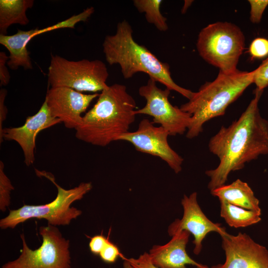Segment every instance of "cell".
Segmentation results:
<instances>
[{"mask_svg":"<svg viewBox=\"0 0 268 268\" xmlns=\"http://www.w3.org/2000/svg\"><path fill=\"white\" fill-rule=\"evenodd\" d=\"M263 91L256 88L254 98L238 119L227 127L221 126L210 138L209 150L219 160L216 168L205 171L210 191L225 185L232 171L268 154V122L261 117L258 107Z\"/></svg>","mask_w":268,"mask_h":268,"instance_id":"cell-1","label":"cell"},{"mask_svg":"<svg viewBox=\"0 0 268 268\" xmlns=\"http://www.w3.org/2000/svg\"><path fill=\"white\" fill-rule=\"evenodd\" d=\"M135 100L126 85L114 84L99 94L94 105L75 130V137L85 142L106 146L129 132L134 120Z\"/></svg>","mask_w":268,"mask_h":268,"instance_id":"cell-2","label":"cell"},{"mask_svg":"<svg viewBox=\"0 0 268 268\" xmlns=\"http://www.w3.org/2000/svg\"><path fill=\"white\" fill-rule=\"evenodd\" d=\"M133 33L131 25L124 20L118 23L114 35L106 36L102 45L107 62L111 66L118 64L126 79L136 73L144 72L169 90L190 99L194 92L177 84L171 77L169 65L159 60L145 47L138 44Z\"/></svg>","mask_w":268,"mask_h":268,"instance_id":"cell-3","label":"cell"},{"mask_svg":"<svg viewBox=\"0 0 268 268\" xmlns=\"http://www.w3.org/2000/svg\"><path fill=\"white\" fill-rule=\"evenodd\" d=\"M254 70L238 69L231 73L220 71L213 81L205 83L198 91L194 92L189 101L180 107L192 115L186 137L192 139L198 136L206 122L223 115L228 106L254 83Z\"/></svg>","mask_w":268,"mask_h":268,"instance_id":"cell-4","label":"cell"},{"mask_svg":"<svg viewBox=\"0 0 268 268\" xmlns=\"http://www.w3.org/2000/svg\"><path fill=\"white\" fill-rule=\"evenodd\" d=\"M39 177L50 180L57 187L58 194L52 202L42 205H24L21 207L9 210V214L0 219V227L4 229L14 228L17 225L31 218L45 219L53 226L66 225L81 214L82 211L70 205L80 200L92 188L91 182H82L72 189L66 190L55 181L54 175L45 171L35 170Z\"/></svg>","mask_w":268,"mask_h":268,"instance_id":"cell-5","label":"cell"},{"mask_svg":"<svg viewBox=\"0 0 268 268\" xmlns=\"http://www.w3.org/2000/svg\"><path fill=\"white\" fill-rule=\"evenodd\" d=\"M197 48L203 59L220 71L233 72L245 48V36L236 25L216 22L201 30Z\"/></svg>","mask_w":268,"mask_h":268,"instance_id":"cell-6","label":"cell"},{"mask_svg":"<svg viewBox=\"0 0 268 268\" xmlns=\"http://www.w3.org/2000/svg\"><path fill=\"white\" fill-rule=\"evenodd\" d=\"M108 69L101 61H69L52 56L48 68V82L51 87H66L78 92L102 91L109 85Z\"/></svg>","mask_w":268,"mask_h":268,"instance_id":"cell-7","label":"cell"},{"mask_svg":"<svg viewBox=\"0 0 268 268\" xmlns=\"http://www.w3.org/2000/svg\"><path fill=\"white\" fill-rule=\"evenodd\" d=\"M39 233L42 244L34 250L28 247L24 234H21V255L15 260L4 264L2 268H70L69 240L63 237L55 226L49 224L40 227Z\"/></svg>","mask_w":268,"mask_h":268,"instance_id":"cell-8","label":"cell"},{"mask_svg":"<svg viewBox=\"0 0 268 268\" xmlns=\"http://www.w3.org/2000/svg\"><path fill=\"white\" fill-rule=\"evenodd\" d=\"M170 90L162 89L156 85V81L149 77L146 84L138 89L140 96L146 100L145 106L136 110L137 114H145L153 118V124H158L166 130L170 135L183 134L191 124L192 115L183 111L169 100Z\"/></svg>","mask_w":268,"mask_h":268,"instance_id":"cell-9","label":"cell"},{"mask_svg":"<svg viewBox=\"0 0 268 268\" xmlns=\"http://www.w3.org/2000/svg\"><path fill=\"white\" fill-rule=\"evenodd\" d=\"M169 132L162 126L156 127L144 119L140 122L136 131L123 134L117 140L128 141L136 150L160 158L178 174L182 169L184 159L169 145Z\"/></svg>","mask_w":268,"mask_h":268,"instance_id":"cell-10","label":"cell"},{"mask_svg":"<svg viewBox=\"0 0 268 268\" xmlns=\"http://www.w3.org/2000/svg\"><path fill=\"white\" fill-rule=\"evenodd\" d=\"M94 11V8L90 7L77 15L42 29L36 28L26 31L17 29V32L13 35L0 34V44L4 46L9 53L7 65L12 70H16L20 67L25 69H32L30 53L27 50V46L33 37L57 29L74 28L77 23L86 21Z\"/></svg>","mask_w":268,"mask_h":268,"instance_id":"cell-11","label":"cell"},{"mask_svg":"<svg viewBox=\"0 0 268 268\" xmlns=\"http://www.w3.org/2000/svg\"><path fill=\"white\" fill-rule=\"evenodd\" d=\"M220 236L225 261L211 268H268V250L248 235L227 233Z\"/></svg>","mask_w":268,"mask_h":268,"instance_id":"cell-12","label":"cell"},{"mask_svg":"<svg viewBox=\"0 0 268 268\" xmlns=\"http://www.w3.org/2000/svg\"><path fill=\"white\" fill-rule=\"evenodd\" d=\"M99 94H84L66 87H51L45 100L51 115L67 129L75 130L81 124V114Z\"/></svg>","mask_w":268,"mask_h":268,"instance_id":"cell-13","label":"cell"},{"mask_svg":"<svg viewBox=\"0 0 268 268\" xmlns=\"http://www.w3.org/2000/svg\"><path fill=\"white\" fill-rule=\"evenodd\" d=\"M184 213L182 218L176 219L168 227L170 236L176 233L186 230L194 238V253L199 255L202 249V242L208 233L216 232L220 236L227 233L225 229L219 223L210 220L201 209L197 201V193L194 192L189 196L184 195L181 201Z\"/></svg>","mask_w":268,"mask_h":268,"instance_id":"cell-14","label":"cell"},{"mask_svg":"<svg viewBox=\"0 0 268 268\" xmlns=\"http://www.w3.org/2000/svg\"><path fill=\"white\" fill-rule=\"evenodd\" d=\"M61 123L51 115L45 99L38 111L27 117L22 126L3 128L0 143L3 139L16 141L22 150L25 164L30 166L35 161V140L39 133Z\"/></svg>","mask_w":268,"mask_h":268,"instance_id":"cell-15","label":"cell"},{"mask_svg":"<svg viewBox=\"0 0 268 268\" xmlns=\"http://www.w3.org/2000/svg\"><path fill=\"white\" fill-rule=\"evenodd\" d=\"M190 233L183 230L172 236L171 239L163 245H154L148 253L152 263L159 268H187L186 265L200 266L186 251Z\"/></svg>","mask_w":268,"mask_h":268,"instance_id":"cell-16","label":"cell"},{"mask_svg":"<svg viewBox=\"0 0 268 268\" xmlns=\"http://www.w3.org/2000/svg\"><path fill=\"white\" fill-rule=\"evenodd\" d=\"M211 195L230 204L246 209L261 212L259 201L248 184L237 179L229 185H224L210 191Z\"/></svg>","mask_w":268,"mask_h":268,"instance_id":"cell-17","label":"cell"},{"mask_svg":"<svg viewBox=\"0 0 268 268\" xmlns=\"http://www.w3.org/2000/svg\"><path fill=\"white\" fill-rule=\"evenodd\" d=\"M33 0H0V34L6 35L12 24L27 25L29 20L26 11L34 4Z\"/></svg>","mask_w":268,"mask_h":268,"instance_id":"cell-18","label":"cell"},{"mask_svg":"<svg viewBox=\"0 0 268 268\" xmlns=\"http://www.w3.org/2000/svg\"><path fill=\"white\" fill-rule=\"evenodd\" d=\"M220 202V216L230 227H245L261 220V212L246 209L223 201Z\"/></svg>","mask_w":268,"mask_h":268,"instance_id":"cell-19","label":"cell"},{"mask_svg":"<svg viewBox=\"0 0 268 268\" xmlns=\"http://www.w3.org/2000/svg\"><path fill=\"white\" fill-rule=\"evenodd\" d=\"M161 0H134V4L137 10L144 13L147 21L153 24L160 31H165L168 27L167 19L160 12Z\"/></svg>","mask_w":268,"mask_h":268,"instance_id":"cell-20","label":"cell"},{"mask_svg":"<svg viewBox=\"0 0 268 268\" xmlns=\"http://www.w3.org/2000/svg\"><path fill=\"white\" fill-rule=\"evenodd\" d=\"M14 188L4 172V164L0 161V209L4 211L9 206L10 201V193Z\"/></svg>","mask_w":268,"mask_h":268,"instance_id":"cell-21","label":"cell"},{"mask_svg":"<svg viewBox=\"0 0 268 268\" xmlns=\"http://www.w3.org/2000/svg\"><path fill=\"white\" fill-rule=\"evenodd\" d=\"M254 83L257 86V89L263 90L268 86V57L262 64L254 70Z\"/></svg>","mask_w":268,"mask_h":268,"instance_id":"cell-22","label":"cell"},{"mask_svg":"<svg viewBox=\"0 0 268 268\" xmlns=\"http://www.w3.org/2000/svg\"><path fill=\"white\" fill-rule=\"evenodd\" d=\"M101 259L107 263H114L120 257L125 258L121 254L118 247L109 240L99 254Z\"/></svg>","mask_w":268,"mask_h":268,"instance_id":"cell-23","label":"cell"},{"mask_svg":"<svg viewBox=\"0 0 268 268\" xmlns=\"http://www.w3.org/2000/svg\"><path fill=\"white\" fill-rule=\"evenodd\" d=\"M249 52L255 58H262L268 55V40L264 38H258L251 43Z\"/></svg>","mask_w":268,"mask_h":268,"instance_id":"cell-24","label":"cell"},{"mask_svg":"<svg viewBox=\"0 0 268 268\" xmlns=\"http://www.w3.org/2000/svg\"><path fill=\"white\" fill-rule=\"evenodd\" d=\"M250 20L254 23L260 22L263 13L268 5V0H249Z\"/></svg>","mask_w":268,"mask_h":268,"instance_id":"cell-25","label":"cell"},{"mask_svg":"<svg viewBox=\"0 0 268 268\" xmlns=\"http://www.w3.org/2000/svg\"><path fill=\"white\" fill-rule=\"evenodd\" d=\"M127 260L133 268H159L152 263L147 252H144L137 258H130Z\"/></svg>","mask_w":268,"mask_h":268,"instance_id":"cell-26","label":"cell"},{"mask_svg":"<svg viewBox=\"0 0 268 268\" xmlns=\"http://www.w3.org/2000/svg\"><path fill=\"white\" fill-rule=\"evenodd\" d=\"M109 238L102 234L96 235L90 238L89 248L91 253L94 255H99L104 248Z\"/></svg>","mask_w":268,"mask_h":268,"instance_id":"cell-27","label":"cell"},{"mask_svg":"<svg viewBox=\"0 0 268 268\" xmlns=\"http://www.w3.org/2000/svg\"><path fill=\"white\" fill-rule=\"evenodd\" d=\"M9 59L3 52H0V86L7 85L10 81V75L6 65Z\"/></svg>","mask_w":268,"mask_h":268,"instance_id":"cell-28","label":"cell"},{"mask_svg":"<svg viewBox=\"0 0 268 268\" xmlns=\"http://www.w3.org/2000/svg\"><path fill=\"white\" fill-rule=\"evenodd\" d=\"M7 95V91L5 89H1L0 90V137L2 135L3 128V123L6 119L7 109L4 105V101Z\"/></svg>","mask_w":268,"mask_h":268,"instance_id":"cell-29","label":"cell"},{"mask_svg":"<svg viewBox=\"0 0 268 268\" xmlns=\"http://www.w3.org/2000/svg\"><path fill=\"white\" fill-rule=\"evenodd\" d=\"M192 1H193L192 0H185V1L184 6L182 9V12L183 13L186 12L188 8L190 6Z\"/></svg>","mask_w":268,"mask_h":268,"instance_id":"cell-30","label":"cell"},{"mask_svg":"<svg viewBox=\"0 0 268 268\" xmlns=\"http://www.w3.org/2000/svg\"><path fill=\"white\" fill-rule=\"evenodd\" d=\"M124 262L123 264V266L124 268H133L132 266L130 265L129 262L127 260V258H125L124 259Z\"/></svg>","mask_w":268,"mask_h":268,"instance_id":"cell-31","label":"cell"},{"mask_svg":"<svg viewBox=\"0 0 268 268\" xmlns=\"http://www.w3.org/2000/svg\"><path fill=\"white\" fill-rule=\"evenodd\" d=\"M193 268H208V267L206 266V265H201L200 266H199V267H195Z\"/></svg>","mask_w":268,"mask_h":268,"instance_id":"cell-32","label":"cell"}]
</instances>
